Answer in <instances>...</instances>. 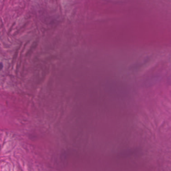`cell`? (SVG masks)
<instances>
[{
	"mask_svg": "<svg viewBox=\"0 0 171 171\" xmlns=\"http://www.w3.org/2000/svg\"><path fill=\"white\" fill-rule=\"evenodd\" d=\"M3 64H2V63H0V70H2V68H3Z\"/></svg>",
	"mask_w": 171,
	"mask_h": 171,
	"instance_id": "6da1fadb",
	"label": "cell"
}]
</instances>
